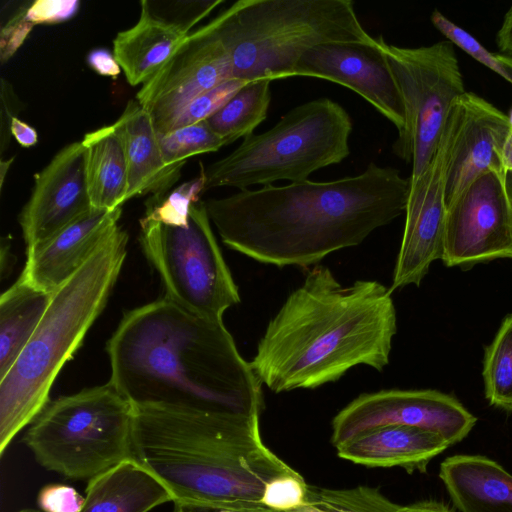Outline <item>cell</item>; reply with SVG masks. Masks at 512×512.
<instances>
[{"label":"cell","instance_id":"41","mask_svg":"<svg viewBox=\"0 0 512 512\" xmlns=\"http://www.w3.org/2000/svg\"><path fill=\"white\" fill-rule=\"evenodd\" d=\"M400 512H453L444 503L436 500H423L401 506Z\"/></svg>","mask_w":512,"mask_h":512},{"label":"cell","instance_id":"7","mask_svg":"<svg viewBox=\"0 0 512 512\" xmlns=\"http://www.w3.org/2000/svg\"><path fill=\"white\" fill-rule=\"evenodd\" d=\"M352 128L349 113L329 98L298 105L271 129L244 138L227 156L201 164L204 191L308 180L313 172L349 156Z\"/></svg>","mask_w":512,"mask_h":512},{"label":"cell","instance_id":"11","mask_svg":"<svg viewBox=\"0 0 512 512\" xmlns=\"http://www.w3.org/2000/svg\"><path fill=\"white\" fill-rule=\"evenodd\" d=\"M476 420L457 399L437 390H380L360 394L334 416L331 443L336 448L366 432L401 425L435 432L451 446Z\"/></svg>","mask_w":512,"mask_h":512},{"label":"cell","instance_id":"30","mask_svg":"<svg viewBox=\"0 0 512 512\" xmlns=\"http://www.w3.org/2000/svg\"><path fill=\"white\" fill-rule=\"evenodd\" d=\"M205 179L200 174L176 187L161 198L150 197L146 204L145 218L169 226H187L191 206L204 192Z\"/></svg>","mask_w":512,"mask_h":512},{"label":"cell","instance_id":"44","mask_svg":"<svg viewBox=\"0 0 512 512\" xmlns=\"http://www.w3.org/2000/svg\"><path fill=\"white\" fill-rule=\"evenodd\" d=\"M496 57L501 64L504 73L503 78L512 84V59L506 58L498 53Z\"/></svg>","mask_w":512,"mask_h":512},{"label":"cell","instance_id":"17","mask_svg":"<svg viewBox=\"0 0 512 512\" xmlns=\"http://www.w3.org/2000/svg\"><path fill=\"white\" fill-rule=\"evenodd\" d=\"M455 102L459 119L446 175L447 208L484 173L507 174L503 150L511 129L509 116L475 93L466 91Z\"/></svg>","mask_w":512,"mask_h":512},{"label":"cell","instance_id":"27","mask_svg":"<svg viewBox=\"0 0 512 512\" xmlns=\"http://www.w3.org/2000/svg\"><path fill=\"white\" fill-rule=\"evenodd\" d=\"M483 379L489 403L512 412V314L485 349Z\"/></svg>","mask_w":512,"mask_h":512},{"label":"cell","instance_id":"49","mask_svg":"<svg viewBox=\"0 0 512 512\" xmlns=\"http://www.w3.org/2000/svg\"><path fill=\"white\" fill-rule=\"evenodd\" d=\"M509 119H510L511 126H512V113H511V116L509 117Z\"/></svg>","mask_w":512,"mask_h":512},{"label":"cell","instance_id":"1","mask_svg":"<svg viewBox=\"0 0 512 512\" xmlns=\"http://www.w3.org/2000/svg\"><path fill=\"white\" fill-rule=\"evenodd\" d=\"M409 178L370 162L355 176L244 189L205 207L222 242L277 267L317 265L405 212Z\"/></svg>","mask_w":512,"mask_h":512},{"label":"cell","instance_id":"21","mask_svg":"<svg viewBox=\"0 0 512 512\" xmlns=\"http://www.w3.org/2000/svg\"><path fill=\"white\" fill-rule=\"evenodd\" d=\"M140 6L138 21L113 40V54L131 86L152 78L191 33L155 13L150 2L142 0Z\"/></svg>","mask_w":512,"mask_h":512},{"label":"cell","instance_id":"4","mask_svg":"<svg viewBox=\"0 0 512 512\" xmlns=\"http://www.w3.org/2000/svg\"><path fill=\"white\" fill-rule=\"evenodd\" d=\"M259 418L134 407V457L166 487L174 505H263L267 484L296 470L263 443Z\"/></svg>","mask_w":512,"mask_h":512},{"label":"cell","instance_id":"45","mask_svg":"<svg viewBox=\"0 0 512 512\" xmlns=\"http://www.w3.org/2000/svg\"><path fill=\"white\" fill-rule=\"evenodd\" d=\"M14 161V157H11L10 159H8L7 161L1 159L0 160V189L2 190L3 188V185H4V179H5V176L11 166V164L13 163Z\"/></svg>","mask_w":512,"mask_h":512},{"label":"cell","instance_id":"16","mask_svg":"<svg viewBox=\"0 0 512 512\" xmlns=\"http://www.w3.org/2000/svg\"><path fill=\"white\" fill-rule=\"evenodd\" d=\"M92 209L85 178L82 141L61 148L34 176L18 221L27 249L62 230Z\"/></svg>","mask_w":512,"mask_h":512},{"label":"cell","instance_id":"10","mask_svg":"<svg viewBox=\"0 0 512 512\" xmlns=\"http://www.w3.org/2000/svg\"><path fill=\"white\" fill-rule=\"evenodd\" d=\"M397 83L404 107V124L392 145L394 155L412 170L415 183L430 164L464 81L453 44L441 41L415 48L389 44L376 37Z\"/></svg>","mask_w":512,"mask_h":512},{"label":"cell","instance_id":"47","mask_svg":"<svg viewBox=\"0 0 512 512\" xmlns=\"http://www.w3.org/2000/svg\"><path fill=\"white\" fill-rule=\"evenodd\" d=\"M506 182H507L508 189L512 195V171H509L506 174Z\"/></svg>","mask_w":512,"mask_h":512},{"label":"cell","instance_id":"14","mask_svg":"<svg viewBox=\"0 0 512 512\" xmlns=\"http://www.w3.org/2000/svg\"><path fill=\"white\" fill-rule=\"evenodd\" d=\"M232 78L229 55L208 23L184 39L141 86L136 101L150 114L156 132L162 133L194 98Z\"/></svg>","mask_w":512,"mask_h":512},{"label":"cell","instance_id":"34","mask_svg":"<svg viewBox=\"0 0 512 512\" xmlns=\"http://www.w3.org/2000/svg\"><path fill=\"white\" fill-rule=\"evenodd\" d=\"M84 501L85 497L73 486L61 483L44 485L36 498L42 512H79Z\"/></svg>","mask_w":512,"mask_h":512},{"label":"cell","instance_id":"26","mask_svg":"<svg viewBox=\"0 0 512 512\" xmlns=\"http://www.w3.org/2000/svg\"><path fill=\"white\" fill-rule=\"evenodd\" d=\"M269 79L247 83L217 112L206 119L210 128L229 145L246 138L267 117L271 102Z\"/></svg>","mask_w":512,"mask_h":512},{"label":"cell","instance_id":"48","mask_svg":"<svg viewBox=\"0 0 512 512\" xmlns=\"http://www.w3.org/2000/svg\"><path fill=\"white\" fill-rule=\"evenodd\" d=\"M15 512H42L40 509L36 508H23Z\"/></svg>","mask_w":512,"mask_h":512},{"label":"cell","instance_id":"22","mask_svg":"<svg viewBox=\"0 0 512 512\" xmlns=\"http://www.w3.org/2000/svg\"><path fill=\"white\" fill-rule=\"evenodd\" d=\"M439 477L460 512H512V474L488 457H448Z\"/></svg>","mask_w":512,"mask_h":512},{"label":"cell","instance_id":"12","mask_svg":"<svg viewBox=\"0 0 512 512\" xmlns=\"http://www.w3.org/2000/svg\"><path fill=\"white\" fill-rule=\"evenodd\" d=\"M458 119L454 102L435 155L418 180L409 183L405 226L389 288L391 293L411 284L419 286L430 265L442 259L446 175Z\"/></svg>","mask_w":512,"mask_h":512},{"label":"cell","instance_id":"46","mask_svg":"<svg viewBox=\"0 0 512 512\" xmlns=\"http://www.w3.org/2000/svg\"><path fill=\"white\" fill-rule=\"evenodd\" d=\"M173 512H195L193 509L181 506V505H174Z\"/></svg>","mask_w":512,"mask_h":512},{"label":"cell","instance_id":"3","mask_svg":"<svg viewBox=\"0 0 512 512\" xmlns=\"http://www.w3.org/2000/svg\"><path fill=\"white\" fill-rule=\"evenodd\" d=\"M396 332L389 288L376 280L344 286L315 265L269 321L250 365L275 393L315 389L358 365L383 371Z\"/></svg>","mask_w":512,"mask_h":512},{"label":"cell","instance_id":"24","mask_svg":"<svg viewBox=\"0 0 512 512\" xmlns=\"http://www.w3.org/2000/svg\"><path fill=\"white\" fill-rule=\"evenodd\" d=\"M81 141L92 208L121 207L127 201L128 174L123 146L113 124L86 133Z\"/></svg>","mask_w":512,"mask_h":512},{"label":"cell","instance_id":"33","mask_svg":"<svg viewBox=\"0 0 512 512\" xmlns=\"http://www.w3.org/2000/svg\"><path fill=\"white\" fill-rule=\"evenodd\" d=\"M431 21L434 27L439 30L449 42L461 48L469 56L491 69L502 78L504 77L501 64L496 54L489 52L469 32L459 27L438 10H434L431 14Z\"/></svg>","mask_w":512,"mask_h":512},{"label":"cell","instance_id":"37","mask_svg":"<svg viewBox=\"0 0 512 512\" xmlns=\"http://www.w3.org/2000/svg\"><path fill=\"white\" fill-rule=\"evenodd\" d=\"M21 103L13 87L5 79L1 80V125H0V152L3 154L10 141V125Z\"/></svg>","mask_w":512,"mask_h":512},{"label":"cell","instance_id":"31","mask_svg":"<svg viewBox=\"0 0 512 512\" xmlns=\"http://www.w3.org/2000/svg\"><path fill=\"white\" fill-rule=\"evenodd\" d=\"M247 83L249 82L232 78L200 94L167 124L162 133L208 119Z\"/></svg>","mask_w":512,"mask_h":512},{"label":"cell","instance_id":"43","mask_svg":"<svg viewBox=\"0 0 512 512\" xmlns=\"http://www.w3.org/2000/svg\"><path fill=\"white\" fill-rule=\"evenodd\" d=\"M503 163L506 173L512 171V126L504 145Z\"/></svg>","mask_w":512,"mask_h":512},{"label":"cell","instance_id":"15","mask_svg":"<svg viewBox=\"0 0 512 512\" xmlns=\"http://www.w3.org/2000/svg\"><path fill=\"white\" fill-rule=\"evenodd\" d=\"M292 76L324 79L345 86L373 105L399 131L404 124L402 98L377 38L376 44L331 42L311 48Z\"/></svg>","mask_w":512,"mask_h":512},{"label":"cell","instance_id":"18","mask_svg":"<svg viewBox=\"0 0 512 512\" xmlns=\"http://www.w3.org/2000/svg\"><path fill=\"white\" fill-rule=\"evenodd\" d=\"M121 212V207L114 210L92 208L49 239L28 248L20 277L53 294L118 225Z\"/></svg>","mask_w":512,"mask_h":512},{"label":"cell","instance_id":"29","mask_svg":"<svg viewBox=\"0 0 512 512\" xmlns=\"http://www.w3.org/2000/svg\"><path fill=\"white\" fill-rule=\"evenodd\" d=\"M157 134L163 159L169 165L186 162L191 156L216 152L227 145L206 120Z\"/></svg>","mask_w":512,"mask_h":512},{"label":"cell","instance_id":"25","mask_svg":"<svg viewBox=\"0 0 512 512\" xmlns=\"http://www.w3.org/2000/svg\"><path fill=\"white\" fill-rule=\"evenodd\" d=\"M22 277L0 297V380L33 336L52 298Z\"/></svg>","mask_w":512,"mask_h":512},{"label":"cell","instance_id":"20","mask_svg":"<svg viewBox=\"0 0 512 512\" xmlns=\"http://www.w3.org/2000/svg\"><path fill=\"white\" fill-rule=\"evenodd\" d=\"M450 444L439 434L417 427L390 425L361 434L336 447L344 460L366 467H400L425 473L429 462Z\"/></svg>","mask_w":512,"mask_h":512},{"label":"cell","instance_id":"5","mask_svg":"<svg viewBox=\"0 0 512 512\" xmlns=\"http://www.w3.org/2000/svg\"><path fill=\"white\" fill-rule=\"evenodd\" d=\"M117 225L51 298L33 336L0 380V457L47 405L53 382L103 311L127 255Z\"/></svg>","mask_w":512,"mask_h":512},{"label":"cell","instance_id":"35","mask_svg":"<svg viewBox=\"0 0 512 512\" xmlns=\"http://www.w3.org/2000/svg\"><path fill=\"white\" fill-rule=\"evenodd\" d=\"M78 0H36L29 3L27 20L35 25H52L73 18L79 11Z\"/></svg>","mask_w":512,"mask_h":512},{"label":"cell","instance_id":"39","mask_svg":"<svg viewBox=\"0 0 512 512\" xmlns=\"http://www.w3.org/2000/svg\"><path fill=\"white\" fill-rule=\"evenodd\" d=\"M499 55L512 59V6L506 12L496 35Z\"/></svg>","mask_w":512,"mask_h":512},{"label":"cell","instance_id":"9","mask_svg":"<svg viewBox=\"0 0 512 512\" xmlns=\"http://www.w3.org/2000/svg\"><path fill=\"white\" fill-rule=\"evenodd\" d=\"M139 240L168 300L215 320H222L224 312L240 302L204 201L191 206L187 226H169L143 217Z\"/></svg>","mask_w":512,"mask_h":512},{"label":"cell","instance_id":"40","mask_svg":"<svg viewBox=\"0 0 512 512\" xmlns=\"http://www.w3.org/2000/svg\"><path fill=\"white\" fill-rule=\"evenodd\" d=\"M10 132L18 144L24 148L34 146L38 141L37 131L18 117L12 119Z\"/></svg>","mask_w":512,"mask_h":512},{"label":"cell","instance_id":"23","mask_svg":"<svg viewBox=\"0 0 512 512\" xmlns=\"http://www.w3.org/2000/svg\"><path fill=\"white\" fill-rule=\"evenodd\" d=\"M79 512H150L172 497L166 487L135 458L88 480Z\"/></svg>","mask_w":512,"mask_h":512},{"label":"cell","instance_id":"19","mask_svg":"<svg viewBox=\"0 0 512 512\" xmlns=\"http://www.w3.org/2000/svg\"><path fill=\"white\" fill-rule=\"evenodd\" d=\"M123 146L128 174L127 201L135 196H165L178 181L185 162L167 164L150 114L130 100L113 124Z\"/></svg>","mask_w":512,"mask_h":512},{"label":"cell","instance_id":"2","mask_svg":"<svg viewBox=\"0 0 512 512\" xmlns=\"http://www.w3.org/2000/svg\"><path fill=\"white\" fill-rule=\"evenodd\" d=\"M109 383L134 407L260 417L262 383L223 320L163 297L126 312L106 344Z\"/></svg>","mask_w":512,"mask_h":512},{"label":"cell","instance_id":"38","mask_svg":"<svg viewBox=\"0 0 512 512\" xmlns=\"http://www.w3.org/2000/svg\"><path fill=\"white\" fill-rule=\"evenodd\" d=\"M88 66L101 76L116 79L122 69L116 60L113 52L106 48H94L87 54Z\"/></svg>","mask_w":512,"mask_h":512},{"label":"cell","instance_id":"42","mask_svg":"<svg viewBox=\"0 0 512 512\" xmlns=\"http://www.w3.org/2000/svg\"><path fill=\"white\" fill-rule=\"evenodd\" d=\"M189 508V507H188ZM195 512H279L264 505H250L237 508H191Z\"/></svg>","mask_w":512,"mask_h":512},{"label":"cell","instance_id":"32","mask_svg":"<svg viewBox=\"0 0 512 512\" xmlns=\"http://www.w3.org/2000/svg\"><path fill=\"white\" fill-rule=\"evenodd\" d=\"M308 484L295 471L271 480L264 491L261 503L275 511L289 512L307 503Z\"/></svg>","mask_w":512,"mask_h":512},{"label":"cell","instance_id":"36","mask_svg":"<svg viewBox=\"0 0 512 512\" xmlns=\"http://www.w3.org/2000/svg\"><path fill=\"white\" fill-rule=\"evenodd\" d=\"M29 3L18 10L2 25L0 31V60L5 64L22 46L34 25L26 18Z\"/></svg>","mask_w":512,"mask_h":512},{"label":"cell","instance_id":"8","mask_svg":"<svg viewBox=\"0 0 512 512\" xmlns=\"http://www.w3.org/2000/svg\"><path fill=\"white\" fill-rule=\"evenodd\" d=\"M133 415V405L108 382L49 401L22 442L45 470L88 481L135 458Z\"/></svg>","mask_w":512,"mask_h":512},{"label":"cell","instance_id":"28","mask_svg":"<svg viewBox=\"0 0 512 512\" xmlns=\"http://www.w3.org/2000/svg\"><path fill=\"white\" fill-rule=\"evenodd\" d=\"M307 503L328 512H400L401 508L379 489L363 485L339 489L308 485Z\"/></svg>","mask_w":512,"mask_h":512},{"label":"cell","instance_id":"6","mask_svg":"<svg viewBox=\"0 0 512 512\" xmlns=\"http://www.w3.org/2000/svg\"><path fill=\"white\" fill-rule=\"evenodd\" d=\"M208 23L233 78L247 82L291 77L302 55L321 44H376L351 0H239Z\"/></svg>","mask_w":512,"mask_h":512},{"label":"cell","instance_id":"13","mask_svg":"<svg viewBox=\"0 0 512 512\" xmlns=\"http://www.w3.org/2000/svg\"><path fill=\"white\" fill-rule=\"evenodd\" d=\"M512 258V195L506 174L478 177L447 208L442 261L447 266Z\"/></svg>","mask_w":512,"mask_h":512}]
</instances>
